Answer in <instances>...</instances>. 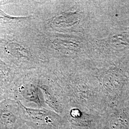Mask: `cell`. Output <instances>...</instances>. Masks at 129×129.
I'll use <instances>...</instances> for the list:
<instances>
[{
	"label": "cell",
	"instance_id": "cell-3",
	"mask_svg": "<svg viewBox=\"0 0 129 129\" xmlns=\"http://www.w3.org/2000/svg\"><path fill=\"white\" fill-rule=\"evenodd\" d=\"M14 56L17 57L25 58L27 57V52L26 50L21 45L16 43L10 44L7 47Z\"/></svg>",
	"mask_w": 129,
	"mask_h": 129
},
{
	"label": "cell",
	"instance_id": "cell-2",
	"mask_svg": "<svg viewBox=\"0 0 129 129\" xmlns=\"http://www.w3.org/2000/svg\"><path fill=\"white\" fill-rule=\"evenodd\" d=\"M70 115L72 119L70 121L72 123L77 125L86 126L90 122L88 119H86L85 116L78 109H73L70 112Z\"/></svg>",
	"mask_w": 129,
	"mask_h": 129
},
{
	"label": "cell",
	"instance_id": "cell-4",
	"mask_svg": "<svg viewBox=\"0 0 129 129\" xmlns=\"http://www.w3.org/2000/svg\"><path fill=\"white\" fill-rule=\"evenodd\" d=\"M21 106L23 107V108L26 111L30 117H31L34 119H42L44 117H46V116H49L52 115V113L50 111L42 110H37V109H33L30 108H28L23 106L20 103Z\"/></svg>",
	"mask_w": 129,
	"mask_h": 129
},
{
	"label": "cell",
	"instance_id": "cell-1",
	"mask_svg": "<svg viewBox=\"0 0 129 129\" xmlns=\"http://www.w3.org/2000/svg\"><path fill=\"white\" fill-rule=\"evenodd\" d=\"M23 96L25 99L29 101L36 103L39 106L41 105L40 100L38 96L37 88L35 86L31 85L27 86L23 90Z\"/></svg>",
	"mask_w": 129,
	"mask_h": 129
},
{
	"label": "cell",
	"instance_id": "cell-5",
	"mask_svg": "<svg viewBox=\"0 0 129 129\" xmlns=\"http://www.w3.org/2000/svg\"><path fill=\"white\" fill-rule=\"evenodd\" d=\"M27 19V17H14L7 14L0 9V25L5 23L20 22Z\"/></svg>",
	"mask_w": 129,
	"mask_h": 129
},
{
	"label": "cell",
	"instance_id": "cell-6",
	"mask_svg": "<svg viewBox=\"0 0 129 129\" xmlns=\"http://www.w3.org/2000/svg\"><path fill=\"white\" fill-rule=\"evenodd\" d=\"M43 92L44 93V95L45 97V100L46 102L52 108L54 109L55 111L59 112L60 111V108L59 106L57 104L56 102H55V99L50 94V93L46 90V89L42 88Z\"/></svg>",
	"mask_w": 129,
	"mask_h": 129
}]
</instances>
